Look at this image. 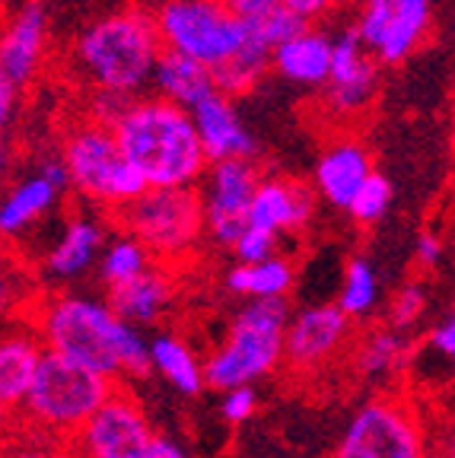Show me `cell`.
Masks as SVG:
<instances>
[{"label":"cell","instance_id":"6da1fadb","mask_svg":"<svg viewBox=\"0 0 455 458\" xmlns=\"http://www.w3.org/2000/svg\"><path fill=\"white\" fill-rule=\"evenodd\" d=\"M29 328L45 351L99 372L106 379H143L153 369L150 341L141 328L121 322L106 300L57 290L29 306Z\"/></svg>","mask_w":455,"mask_h":458},{"label":"cell","instance_id":"7a4b0ae2","mask_svg":"<svg viewBox=\"0 0 455 458\" xmlns=\"http://www.w3.org/2000/svg\"><path fill=\"white\" fill-rule=\"evenodd\" d=\"M163 55L157 22L147 10H115L93 20L71 45L73 73L90 93L141 99L153 83V71Z\"/></svg>","mask_w":455,"mask_h":458},{"label":"cell","instance_id":"3957f363","mask_svg":"<svg viewBox=\"0 0 455 458\" xmlns=\"http://www.w3.org/2000/svg\"><path fill=\"white\" fill-rule=\"evenodd\" d=\"M112 131L147 188H194L210 169L192 112L157 96L131 102Z\"/></svg>","mask_w":455,"mask_h":458},{"label":"cell","instance_id":"277c9868","mask_svg":"<svg viewBox=\"0 0 455 458\" xmlns=\"http://www.w3.org/2000/svg\"><path fill=\"white\" fill-rule=\"evenodd\" d=\"M293 312L287 300H249L233 315L223 341L204 360V386L217 392L255 386L284 366V337Z\"/></svg>","mask_w":455,"mask_h":458},{"label":"cell","instance_id":"5b68a950","mask_svg":"<svg viewBox=\"0 0 455 458\" xmlns=\"http://www.w3.org/2000/svg\"><path fill=\"white\" fill-rule=\"evenodd\" d=\"M115 388H118V382L45 351L36 382L29 388L26 404H22L16 420L36 427L39 433L71 443L90 423V417L112 398Z\"/></svg>","mask_w":455,"mask_h":458},{"label":"cell","instance_id":"8992f818","mask_svg":"<svg viewBox=\"0 0 455 458\" xmlns=\"http://www.w3.org/2000/svg\"><path fill=\"white\" fill-rule=\"evenodd\" d=\"M57 157L64 159L73 191L112 216L147 191V182L121 153L115 131L93 118H80L64 131Z\"/></svg>","mask_w":455,"mask_h":458},{"label":"cell","instance_id":"52a82bcc","mask_svg":"<svg viewBox=\"0 0 455 458\" xmlns=\"http://www.w3.org/2000/svg\"><path fill=\"white\" fill-rule=\"evenodd\" d=\"M153 22L166 51L192 57L210 73L233 61L252 36L249 20L236 16L223 0H159Z\"/></svg>","mask_w":455,"mask_h":458},{"label":"cell","instance_id":"ba28073f","mask_svg":"<svg viewBox=\"0 0 455 458\" xmlns=\"http://www.w3.org/2000/svg\"><path fill=\"white\" fill-rule=\"evenodd\" d=\"M128 236L153 255L157 265H172L192 255L204 233V200L198 188H147L134 204L112 216Z\"/></svg>","mask_w":455,"mask_h":458},{"label":"cell","instance_id":"9c48e42d","mask_svg":"<svg viewBox=\"0 0 455 458\" xmlns=\"http://www.w3.org/2000/svg\"><path fill=\"white\" fill-rule=\"evenodd\" d=\"M331 458H430V439L411 401L385 392L354 411Z\"/></svg>","mask_w":455,"mask_h":458},{"label":"cell","instance_id":"30bf717a","mask_svg":"<svg viewBox=\"0 0 455 458\" xmlns=\"http://www.w3.org/2000/svg\"><path fill=\"white\" fill-rule=\"evenodd\" d=\"M262 172L252 159H229L210 163L204 175V233L220 249H233L239 236L249 229L252 198L258 191Z\"/></svg>","mask_w":455,"mask_h":458},{"label":"cell","instance_id":"8fae6325","mask_svg":"<svg viewBox=\"0 0 455 458\" xmlns=\"http://www.w3.org/2000/svg\"><path fill=\"white\" fill-rule=\"evenodd\" d=\"M153 429L137 404V398L124 388H115L112 398L90 417L83 429L71 439L80 458H147Z\"/></svg>","mask_w":455,"mask_h":458},{"label":"cell","instance_id":"7c38bea8","mask_svg":"<svg viewBox=\"0 0 455 458\" xmlns=\"http://www.w3.org/2000/svg\"><path fill=\"white\" fill-rule=\"evenodd\" d=\"M48 57V7L45 0H16L0 22V71L26 93Z\"/></svg>","mask_w":455,"mask_h":458},{"label":"cell","instance_id":"4fadbf2b","mask_svg":"<svg viewBox=\"0 0 455 458\" xmlns=\"http://www.w3.org/2000/svg\"><path fill=\"white\" fill-rule=\"evenodd\" d=\"M350 318L338 306H309L287 325L284 366L293 372H319L335 363L350 344Z\"/></svg>","mask_w":455,"mask_h":458},{"label":"cell","instance_id":"5bb4252c","mask_svg":"<svg viewBox=\"0 0 455 458\" xmlns=\"http://www.w3.org/2000/svg\"><path fill=\"white\" fill-rule=\"evenodd\" d=\"M335 55H331V77L322 86L325 112L335 118H354L370 106L379 86V67L373 55L363 48L360 36L350 29H341L331 36Z\"/></svg>","mask_w":455,"mask_h":458},{"label":"cell","instance_id":"9a60e30c","mask_svg":"<svg viewBox=\"0 0 455 458\" xmlns=\"http://www.w3.org/2000/svg\"><path fill=\"white\" fill-rule=\"evenodd\" d=\"M106 245L108 233L102 216L73 214L48 249V255L42 258V280L45 284H73L99 265Z\"/></svg>","mask_w":455,"mask_h":458},{"label":"cell","instance_id":"2e32d148","mask_svg":"<svg viewBox=\"0 0 455 458\" xmlns=\"http://www.w3.org/2000/svg\"><path fill=\"white\" fill-rule=\"evenodd\" d=\"M315 216V191L309 185L287 175H262L258 191L252 198L249 226L264 229L270 236L299 233Z\"/></svg>","mask_w":455,"mask_h":458},{"label":"cell","instance_id":"e0dca14e","mask_svg":"<svg viewBox=\"0 0 455 458\" xmlns=\"http://www.w3.org/2000/svg\"><path fill=\"white\" fill-rule=\"evenodd\" d=\"M192 122L204 143V153L210 163H229V159L258 157V140L249 134L245 122L236 112V102L223 93H210L192 108Z\"/></svg>","mask_w":455,"mask_h":458},{"label":"cell","instance_id":"ac0fdd59","mask_svg":"<svg viewBox=\"0 0 455 458\" xmlns=\"http://www.w3.org/2000/svg\"><path fill=\"white\" fill-rule=\"evenodd\" d=\"M373 172L376 169H373L370 150L356 137H341L328 143L315 163V191L331 208L348 210Z\"/></svg>","mask_w":455,"mask_h":458},{"label":"cell","instance_id":"d6986e66","mask_svg":"<svg viewBox=\"0 0 455 458\" xmlns=\"http://www.w3.org/2000/svg\"><path fill=\"white\" fill-rule=\"evenodd\" d=\"M45 360V344L29 325L0 337V420H16Z\"/></svg>","mask_w":455,"mask_h":458},{"label":"cell","instance_id":"ffe728a7","mask_svg":"<svg viewBox=\"0 0 455 458\" xmlns=\"http://www.w3.org/2000/svg\"><path fill=\"white\" fill-rule=\"evenodd\" d=\"M176 274L166 265H153L143 271L141 277L128 280V284L112 286L108 290V306L118 315L121 322L134 325V328H150L166 318V312L176 302Z\"/></svg>","mask_w":455,"mask_h":458},{"label":"cell","instance_id":"44dd1931","mask_svg":"<svg viewBox=\"0 0 455 458\" xmlns=\"http://www.w3.org/2000/svg\"><path fill=\"white\" fill-rule=\"evenodd\" d=\"M331 55H335L331 36L309 26L306 32H299L296 38L270 51V73H278L280 80L293 86L319 89L331 77Z\"/></svg>","mask_w":455,"mask_h":458},{"label":"cell","instance_id":"7402d4cb","mask_svg":"<svg viewBox=\"0 0 455 458\" xmlns=\"http://www.w3.org/2000/svg\"><path fill=\"white\" fill-rule=\"evenodd\" d=\"M64 188H57L42 172H29L26 179L13 182L0 198V239H16L36 226L45 214L55 210Z\"/></svg>","mask_w":455,"mask_h":458},{"label":"cell","instance_id":"603a6c76","mask_svg":"<svg viewBox=\"0 0 455 458\" xmlns=\"http://www.w3.org/2000/svg\"><path fill=\"white\" fill-rule=\"evenodd\" d=\"M153 96L166 99L172 106L192 112L201 99H207L210 93H217L214 73L207 71L204 64L192 61L185 55H176V51H166L159 55L157 71H153Z\"/></svg>","mask_w":455,"mask_h":458},{"label":"cell","instance_id":"cb8c5ba5","mask_svg":"<svg viewBox=\"0 0 455 458\" xmlns=\"http://www.w3.org/2000/svg\"><path fill=\"white\" fill-rule=\"evenodd\" d=\"M293 284H296V267L284 255L255 265H236L227 271V290L242 300H287Z\"/></svg>","mask_w":455,"mask_h":458},{"label":"cell","instance_id":"d4e9b609","mask_svg":"<svg viewBox=\"0 0 455 458\" xmlns=\"http://www.w3.org/2000/svg\"><path fill=\"white\" fill-rule=\"evenodd\" d=\"M430 20H434V0H399L395 20H391L382 48L376 51V61H382V64L408 61L427 38Z\"/></svg>","mask_w":455,"mask_h":458},{"label":"cell","instance_id":"484cf974","mask_svg":"<svg viewBox=\"0 0 455 458\" xmlns=\"http://www.w3.org/2000/svg\"><path fill=\"white\" fill-rule=\"evenodd\" d=\"M153 369L182 394H201L204 386V363H198L194 351L178 335H157L150 341Z\"/></svg>","mask_w":455,"mask_h":458},{"label":"cell","instance_id":"4316f807","mask_svg":"<svg viewBox=\"0 0 455 458\" xmlns=\"http://www.w3.org/2000/svg\"><path fill=\"white\" fill-rule=\"evenodd\" d=\"M411 357V344H408L405 331L395 328H373L370 335H363V341L354 351V369L360 379L373 382L399 372Z\"/></svg>","mask_w":455,"mask_h":458},{"label":"cell","instance_id":"83f0119b","mask_svg":"<svg viewBox=\"0 0 455 458\" xmlns=\"http://www.w3.org/2000/svg\"><path fill=\"white\" fill-rule=\"evenodd\" d=\"M252 26V22H249ZM270 51L268 45L258 38V32L252 29L249 42L233 61H227L223 67L214 71V83H217V93L229 96V99H242V96H249L258 83L270 73Z\"/></svg>","mask_w":455,"mask_h":458},{"label":"cell","instance_id":"f1b7e54d","mask_svg":"<svg viewBox=\"0 0 455 458\" xmlns=\"http://www.w3.org/2000/svg\"><path fill=\"white\" fill-rule=\"evenodd\" d=\"M153 265H157V261H153V255H150V251L143 249L134 236L121 233V236L108 239L106 251H102L99 277H102V284L112 290V286H121V284H128V280L141 277V274L150 271Z\"/></svg>","mask_w":455,"mask_h":458},{"label":"cell","instance_id":"f546056e","mask_svg":"<svg viewBox=\"0 0 455 458\" xmlns=\"http://www.w3.org/2000/svg\"><path fill=\"white\" fill-rule=\"evenodd\" d=\"M379 306V277L366 258H350L344 267L341 280V296H338V309L348 318H366L373 309Z\"/></svg>","mask_w":455,"mask_h":458},{"label":"cell","instance_id":"4dcf8cb0","mask_svg":"<svg viewBox=\"0 0 455 458\" xmlns=\"http://www.w3.org/2000/svg\"><path fill=\"white\" fill-rule=\"evenodd\" d=\"M20 427L0 437V458H80L71 443L39 433L36 427L16 420Z\"/></svg>","mask_w":455,"mask_h":458},{"label":"cell","instance_id":"1f68e13d","mask_svg":"<svg viewBox=\"0 0 455 458\" xmlns=\"http://www.w3.org/2000/svg\"><path fill=\"white\" fill-rule=\"evenodd\" d=\"M395 7H399V0H360V7H356L354 32L360 36L363 48L370 51L373 57H376V51L382 48L385 36H389Z\"/></svg>","mask_w":455,"mask_h":458},{"label":"cell","instance_id":"d6a6232c","mask_svg":"<svg viewBox=\"0 0 455 458\" xmlns=\"http://www.w3.org/2000/svg\"><path fill=\"white\" fill-rule=\"evenodd\" d=\"M391 208V185L385 175L373 172L366 185L360 188V194L354 198V204L348 208L350 220H356L360 226H370V223H379Z\"/></svg>","mask_w":455,"mask_h":458},{"label":"cell","instance_id":"836d02e7","mask_svg":"<svg viewBox=\"0 0 455 458\" xmlns=\"http://www.w3.org/2000/svg\"><path fill=\"white\" fill-rule=\"evenodd\" d=\"M252 29H255L258 38H262L268 48H278V45L296 38L299 32H306L309 22H303L296 13H290L287 7H278L274 13L262 16V20H252Z\"/></svg>","mask_w":455,"mask_h":458},{"label":"cell","instance_id":"e575fe53","mask_svg":"<svg viewBox=\"0 0 455 458\" xmlns=\"http://www.w3.org/2000/svg\"><path fill=\"white\" fill-rule=\"evenodd\" d=\"M424 306H427V293H424V286L420 284H408L401 286L395 300L389 306V328L395 331H408L414 322H417L420 315H424Z\"/></svg>","mask_w":455,"mask_h":458},{"label":"cell","instance_id":"d590c367","mask_svg":"<svg viewBox=\"0 0 455 458\" xmlns=\"http://www.w3.org/2000/svg\"><path fill=\"white\" fill-rule=\"evenodd\" d=\"M278 245H280L278 236H270V233H264V229L249 226L229 251L239 258V265H255V261H268V258L278 255Z\"/></svg>","mask_w":455,"mask_h":458},{"label":"cell","instance_id":"8d00e7d4","mask_svg":"<svg viewBox=\"0 0 455 458\" xmlns=\"http://www.w3.org/2000/svg\"><path fill=\"white\" fill-rule=\"evenodd\" d=\"M258 408V394H255V386H242V388H229L223 392L220 398V417L233 427L245 423Z\"/></svg>","mask_w":455,"mask_h":458},{"label":"cell","instance_id":"74e56055","mask_svg":"<svg viewBox=\"0 0 455 458\" xmlns=\"http://www.w3.org/2000/svg\"><path fill=\"white\" fill-rule=\"evenodd\" d=\"M427 347L436 353V357L449 360V369H452V376H455V312L436 325L434 335H430V341H427Z\"/></svg>","mask_w":455,"mask_h":458},{"label":"cell","instance_id":"f35d334b","mask_svg":"<svg viewBox=\"0 0 455 458\" xmlns=\"http://www.w3.org/2000/svg\"><path fill=\"white\" fill-rule=\"evenodd\" d=\"M16 112H20V89L10 83V77L0 71V140L7 137V131L13 128Z\"/></svg>","mask_w":455,"mask_h":458},{"label":"cell","instance_id":"ab89813d","mask_svg":"<svg viewBox=\"0 0 455 458\" xmlns=\"http://www.w3.org/2000/svg\"><path fill=\"white\" fill-rule=\"evenodd\" d=\"M338 4H341V0H284V7L290 10V13H296L303 22H309V26H313L315 20H322V16L331 13Z\"/></svg>","mask_w":455,"mask_h":458},{"label":"cell","instance_id":"60d3db41","mask_svg":"<svg viewBox=\"0 0 455 458\" xmlns=\"http://www.w3.org/2000/svg\"><path fill=\"white\" fill-rule=\"evenodd\" d=\"M229 10H233L236 16H242V20H262V16L274 13L278 7H284V0H223Z\"/></svg>","mask_w":455,"mask_h":458},{"label":"cell","instance_id":"b9f144b4","mask_svg":"<svg viewBox=\"0 0 455 458\" xmlns=\"http://www.w3.org/2000/svg\"><path fill=\"white\" fill-rule=\"evenodd\" d=\"M440 258H442L440 236H434V233H420V236H417V261H420V267L440 265Z\"/></svg>","mask_w":455,"mask_h":458},{"label":"cell","instance_id":"7bdbcfd3","mask_svg":"<svg viewBox=\"0 0 455 458\" xmlns=\"http://www.w3.org/2000/svg\"><path fill=\"white\" fill-rule=\"evenodd\" d=\"M16 302H20V284H16L13 274L0 271V318H4Z\"/></svg>","mask_w":455,"mask_h":458},{"label":"cell","instance_id":"ee69618b","mask_svg":"<svg viewBox=\"0 0 455 458\" xmlns=\"http://www.w3.org/2000/svg\"><path fill=\"white\" fill-rule=\"evenodd\" d=\"M147 458H188V452L182 449V443H176V439H169V437H153Z\"/></svg>","mask_w":455,"mask_h":458},{"label":"cell","instance_id":"f6af8a7d","mask_svg":"<svg viewBox=\"0 0 455 458\" xmlns=\"http://www.w3.org/2000/svg\"><path fill=\"white\" fill-rule=\"evenodd\" d=\"M430 458H455V433H446V437L430 449Z\"/></svg>","mask_w":455,"mask_h":458},{"label":"cell","instance_id":"bcb514c9","mask_svg":"<svg viewBox=\"0 0 455 458\" xmlns=\"http://www.w3.org/2000/svg\"><path fill=\"white\" fill-rule=\"evenodd\" d=\"M10 165H13V147L7 143V137L0 140V179L10 172Z\"/></svg>","mask_w":455,"mask_h":458},{"label":"cell","instance_id":"7dc6e473","mask_svg":"<svg viewBox=\"0 0 455 458\" xmlns=\"http://www.w3.org/2000/svg\"><path fill=\"white\" fill-rule=\"evenodd\" d=\"M0 22H4V10H0Z\"/></svg>","mask_w":455,"mask_h":458}]
</instances>
